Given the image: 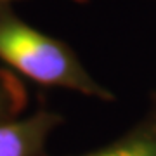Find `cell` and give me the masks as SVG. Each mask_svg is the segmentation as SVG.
<instances>
[{
	"instance_id": "obj_4",
	"label": "cell",
	"mask_w": 156,
	"mask_h": 156,
	"mask_svg": "<svg viewBox=\"0 0 156 156\" xmlns=\"http://www.w3.org/2000/svg\"><path fill=\"white\" fill-rule=\"evenodd\" d=\"M28 104L26 85L11 69H0V122L19 116Z\"/></svg>"
},
{
	"instance_id": "obj_3",
	"label": "cell",
	"mask_w": 156,
	"mask_h": 156,
	"mask_svg": "<svg viewBox=\"0 0 156 156\" xmlns=\"http://www.w3.org/2000/svg\"><path fill=\"white\" fill-rule=\"evenodd\" d=\"M76 156H156V94L142 118L123 135Z\"/></svg>"
},
{
	"instance_id": "obj_1",
	"label": "cell",
	"mask_w": 156,
	"mask_h": 156,
	"mask_svg": "<svg viewBox=\"0 0 156 156\" xmlns=\"http://www.w3.org/2000/svg\"><path fill=\"white\" fill-rule=\"evenodd\" d=\"M0 61L17 76L42 87L66 89L104 102L116 99L87 71L66 42L33 28L9 5L0 7Z\"/></svg>"
},
{
	"instance_id": "obj_2",
	"label": "cell",
	"mask_w": 156,
	"mask_h": 156,
	"mask_svg": "<svg viewBox=\"0 0 156 156\" xmlns=\"http://www.w3.org/2000/svg\"><path fill=\"white\" fill-rule=\"evenodd\" d=\"M61 123L62 115L47 106L0 122V156H47L50 135Z\"/></svg>"
}]
</instances>
